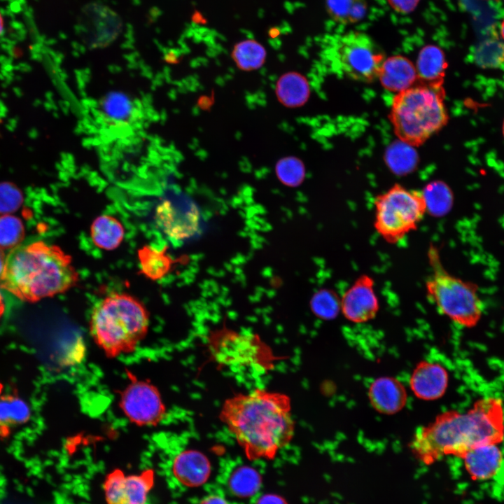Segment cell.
<instances>
[{
  "instance_id": "1",
  "label": "cell",
  "mask_w": 504,
  "mask_h": 504,
  "mask_svg": "<svg viewBox=\"0 0 504 504\" xmlns=\"http://www.w3.org/2000/svg\"><path fill=\"white\" fill-rule=\"evenodd\" d=\"M219 418L252 460L273 458L289 444L295 430L290 398L265 389L227 399Z\"/></svg>"
},
{
  "instance_id": "2",
  "label": "cell",
  "mask_w": 504,
  "mask_h": 504,
  "mask_svg": "<svg viewBox=\"0 0 504 504\" xmlns=\"http://www.w3.org/2000/svg\"><path fill=\"white\" fill-rule=\"evenodd\" d=\"M504 437V412L500 399L477 400L466 412L450 410L419 427L410 444L422 463L430 465L444 456L461 458L469 450L500 443Z\"/></svg>"
},
{
  "instance_id": "3",
  "label": "cell",
  "mask_w": 504,
  "mask_h": 504,
  "mask_svg": "<svg viewBox=\"0 0 504 504\" xmlns=\"http://www.w3.org/2000/svg\"><path fill=\"white\" fill-rule=\"evenodd\" d=\"M78 281L71 257L57 246L38 241L18 246L8 253L0 288L34 302L64 293Z\"/></svg>"
},
{
  "instance_id": "4",
  "label": "cell",
  "mask_w": 504,
  "mask_h": 504,
  "mask_svg": "<svg viewBox=\"0 0 504 504\" xmlns=\"http://www.w3.org/2000/svg\"><path fill=\"white\" fill-rule=\"evenodd\" d=\"M149 313L134 296L113 293L93 308L90 332L95 344L109 358L135 351L149 328Z\"/></svg>"
},
{
  "instance_id": "5",
  "label": "cell",
  "mask_w": 504,
  "mask_h": 504,
  "mask_svg": "<svg viewBox=\"0 0 504 504\" xmlns=\"http://www.w3.org/2000/svg\"><path fill=\"white\" fill-rule=\"evenodd\" d=\"M448 113L441 84L413 85L393 97L390 119L397 136L419 146L447 123Z\"/></svg>"
},
{
  "instance_id": "6",
  "label": "cell",
  "mask_w": 504,
  "mask_h": 504,
  "mask_svg": "<svg viewBox=\"0 0 504 504\" xmlns=\"http://www.w3.org/2000/svg\"><path fill=\"white\" fill-rule=\"evenodd\" d=\"M428 260L431 268L425 283L428 299L458 325L465 328L475 326L483 310L477 285L449 273L433 245L428 250Z\"/></svg>"
},
{
  "instance_id": "7",
  "label": "cell",
  "mask_w": 504,
  "mask_h": 504,
  "mask_svg": "<svg viewBox=\"0 0 504 504\" xmlns=\"http://www.w3.org/2000/svg\"><path fill=\"white\" fill-rule=\"evenodd\" d=\"M374 227L387 243L395 244L418 228L427 214L422 191L396 183L374 200Z\"/></svg>"
},
{
  "instance_id": "8",
  "label": "cell",
  "mask_w": 504,
  "mask_h": 504,
  "mask_svg": "<svg viewBox=\"0 0 504 504\" xmlns=\"http://www.w3.org/2000/svg\"><path fill=\"white\" fill-rule=\"evenodd\" d=\"M330 53L333 68L338 74L363 83L378 78L386 59L384 50L370 35L356 30L337 36Z\"/></svg>"
},
{
  "instance_id": "9",
  "label": "cell",
  "mask_w": 504,
  "mask_h": 504,
  "mask_svg": "<svg viewBox=\"0 0 504 504\" xmlns=\"http://www.w3.org/2000/svg\"><path fill=\"white\" fill-rule=\"evenodd\" d=\"M208 341L214 359L223 366L258 371L270 370L272 366V352L257 335L223 327L212 332Z\"/></svg>"
},
{
  "instance_id": "10",
  "label": "cell",
  "mask_w": 504,
  "mask_h": 504,
  "mask_svg": "<svg viewBox=\"0 0 504 504\" xmlns=\"http://www.w3.org/2000/svg\"><path fill=\"white\" fill-rule=\"evenodd\" d=\"M127 377L129 382L119 392L118 405L123 414L137 426H157L167 414L158 388L130 371L127 370Z\"/></svg>"
},
{
  "instance_id": "11",
  "label": "cell",
  "mask_w": 504,
  "mask_h": 504,
  "mask_svg": "<svg viewBox=\"0 0 504 504\" xmlns=\"http://www.w3.org/2000/svg\"><path fill=\"white\" fill-rule=\"evenodd\" d=\"M92 110L95 122L105 137L128 135L139 125L143 113L139 104L120 92L104 96Z\"/></svg>"
},
{
  "instance_id": "12",
  "label": "cell",
  "mask_w": 504,
  "mask_h": 504,
  "mask_svg": "<svg viewBox=\"0 0 504 504\" xmlns=\"http://www.w3.org/2000/svg\"><path fill=\"white\" fill-rule=\"evenodd\" d=\"M154 483V472L146 470L139 474L126 475L115 469L104 482L106 504H148Z\"/></svg>"
},
{
  "instance_id": "13",
  "label": "cell",
  "mask_w": 504,
  "mask_h": 504,
  "mask_svg": "<svg viewBox=\"0 0 504 504\" xmlns=\"http://www.w3.org/2000/svg\"><path fill=\"white\" fill-rule=\"evenodd\" d=\"M340 305L349 321L360 323L373 319L379 309L374 279L368 274L358 277L342 295Z\"/></svg>"
},
{
  "instance_id": "14",
  "label": "cell",
  "mask_w": 504,
  "mask_h": 504,
  "mask_svg": "<svg viewBox=\"0 0 504 504\" xmlns=\"http://www.w3.org/2000/svg\"><path fill=\"white\" fill-rule=\"evenodd\" d=\"M216 486L227 498L233 501L248 500L255 497L261 486V477L253 468L245 465H233L226 468L218 477Z\"/></svg>"
},
{
  "instance_id": "15",
  "label": "cell",
  "mask_w": 504,
  "mask_h": 504,
  "mask_svg": "<svg viewBox=\"0 0 504 504\" xmlns=\"http://www.w3.org/2000/svg\"><path fill=\"white\" fill-rule=\"evenodd\" d=\"M449 382L447 370L438 363L421 361L414 369L410 386L413 393L419 399L434 400L445 393Z\"/></svg>"
},
{
  "instance_id": "16",
  "label": "cell",
  "mask_w": 504,
  "mask_h": 504,
  "mask_svg": "<svg viewBox=\"0 0 504 504\" xmlns=\"http://www.w3.org/2000/svg\"><path fill=\"white\" fill-rule=\"evenodd\" d=\"M211 471L207 456L195 449L180 451L172 463V472L176 482L184 488L202 486L207 481Z\"/></svg>"
},
{
  "instance_id": "17",
  "label": "cell",
  "mask_w": 504,
  "mask_h": 504,
  "mask_svg": "<svg viewBox=\"0 0 504 504\" xmlns=\"http://www.w3.org/2000/svg\"><path fill=\"white\" fill-rule=\"evenodd\" d=\"M368 397L373 408L384 414H393L400 411L407 398L404 385L391 377L374 380L369 387Z\"/></svg>"
},
{
  "instance_id": "18",
  "label": "cell",
  "mask_w": 504,
  "mask_h": 504,
  "mask_svg": "<svg viewBox=\"0 0 504 504\" xmlns=\"http://www.w3.org/2000/svg\"><path fill=\"white\" fill-rule=\"evenodd\" d=\"M498 444H490L469 450L461 458L465 469L475 479H489L498 474L504 465Z\"/></svg>"
},
{
  "instance_id": "19",
  "label": "cell",
  "mask_w": 504,
  "mask_h": 504,
  "mask_svg": "<svg viewBox=\"0 0 504 504\" xmlns=\"http://www.w3.org/2000/svg\"><path fill=\"white\" fill-rule=\"evenodd\" d=\"M416 77V69L412 61L399 55L386 57L378 76L386 90L397 93L413 86Z\"/></svg>"
},
{
  "instance_id": "20",
  "label": "cell",
  "mask_w": 504,
  "mask_h": 504,
  "mask_svg": "<svg viewBox=\"0 0 504 504\" xmlns=\"http://www.w3.org/2000/svg\"><path fill=\"white\" fill-rule=\"evenodd\" d=\"M157 217L169 236L184 239L193 234L198 227L197 209L183 213L169 201L162 202L157 209Z\"/></svg>"
},
{
  "instance_id": "21",
  "label": "cell",
  "mask_w": 504,
  "mask_h": 504,
  "mask_svg": "<svg viewBox=\"0 0 504 504\" xmlns=\"http://www.w3.org/2000/svg\"><path fill=\"white\" fill-rule=\"evenodd\" d=\"M275 94L278 101L288 108L303 106L308 100L310 88L307 78L298 72H287L282 74L275 85Z\"/></svg>"
},
{
  "instance_id": "22",
  "label": "cell",
  "mask_w": 504,
  "mask_h": 504,
  "mask_svg": "<svg viewBox=\"0 0 504 504\" xmlns=\"http://www.w3.org/2000/svg\"><path fill=\"white\" fill-rule=\"evenodd\" d=\"M90 237L93 244L98 248L112 251L122 242L125 228L115 216L104 214L97 217L90 226Z\"/></svg>"
},
{
  "instance_id": "23",
  "label": "cell",
  "mask_w": 504,
  "mask_h": 504,
  "mask_svg": "<svg viewBox=\"0 0 504 504\" xmlns=\"http://www.w3.org/2000/svg\"><path fill=\"white\" fill-rule=\"evenodd\" d=\"M140 265V274L152 281L164 278L170 272L174 261L167 252V247L156 249L150 246H144L137 252Z\"/></svg>"
},
{
  "instance_id": "24",
  "label": "cell",
  "mask_w": 504,
  "mask_h": 504,
  "mask_svg": "<svg viewBox=\"0 0 504 504\" xmlns=\"http://www.w3.org/2000/svg\"><path fill=\"white\" fill-rule=\"evenodd\" d=\"M447 62L443 50L435 45H426L419 51L416 61L417 76L429 82L441 84Z\"/></svg>"
},
{
  "instance_id": "25",
  "label": "cell",
  "mask_w": 504,
  "mask_h": 504,
  "mask_svg": "<svg viewBox=\"0 0 504 504\" xmlns=\"http://www.w3.org/2000/svg\"><path fill=\"white\" fill-rule=\"evenodd\" d=\"M30 416L29 405L20 397L0 396V434L6 435L11 428L28 421Z\"/></svg>"
},
{
  "instance_id": "26",
  "label": "cell",
  "mask_w": 504,
  "mask_h": 504,
  "mask_svg": "<svg viewBox=\"0 0 504 504\" xmlns=\"http://www.w3.org/2000/svg\"><path fill=\"white\" fill-rule=\"evenodd\" d=\"M326 9L335 22L351 25L365 17L368 4L366 0H326Z\"/></svg>"
},
{
  "instance_id": "27",
  "label": "cell",
  "mask_w": 504,
  "mask_h": 504,
  "mask_svg": "<svg viewBox=\"0 0 504 504\" xmlns=\"http://www.w3.org/2000/svg\"><path fill=\"white\" fill-rule=\"evenodd\" d=\"M231 55L239 69L250 71L257 70L264 64L267 52L256 40L246 39L234 46Z\"/></svg>"
},
{
  "instance_id": "28",
  "label": "cell",
  "mask_w": 504,
  "mask_h": 504,
  "mask_svg": "<svg viewBox=\"0 0 504 504\" xmlns=\"http://www.w3.org/2000/svg\"><path fill=\"white\" fill-rule=\"evenodd\" d=\"M427 209V214L434 217L447 214L454 204V195L445 183L436 181L428 184L422 190Z\"/></svg>"
},
{
  "instance_id": "29",
  "label": "cell",
  "mask_w": 504,
  "mask_h": 504,
  "mask_svg": "<svg viewBox=\"0 0 504 504\" xmlns=\"http://www.w3.org/2000/svg\"><path fill=\"white\" fill-rule=\"evenodd\" d=\"M475 60L482 68L498 67L504 62V42L495 35L484 40L476 48Z\"/></svg>"
},
{
  "instance_id": "30",
  "label": "cell",
  "mask_w": 504,
  "mask_h": 504,
  "mask_svg": "<svg viewBox=\"0 0 504 504\" xmlns=\"http://www.w3.org/2000/svg\"><path fill=\"white\" fill-rule=\"evenodd\" d=\"M275 174L278 179L289 187L300 186L305 177L303 162L295 156L284 157L275 165Z\"/></svg>"
},
{
  "instance_id": "31",
  "label": "cell",
  "mask_w": 504,
  "mask_h": 504,
  "mask_svg": "<svg viewBox=\"0 0 504 504\" xmlns=\"http://www.w3.org/2000/svg\"><path fill=\"white\" fill-rule=\"evenodd\" d=\"M310 307L313 313L321 319H333L341 312L340 298L333 290L321 289L313 295Z\"/></svg>"
},
{
  "instance_id": "32",
  "label": "cell",
  "mask_w": 504,
  "mask_h": 504,
  "mask_svg": "<svg viewBox=\"0 0 504 504\" xmlns=\"http://www.w3.org/2000/svg\"><path fill=\"white\" fill-rule=\"evenodd\" d=\"M24 237V227L18 218L6 215L0 217V247L18 245Z\"/></svg>"
},
{
  "instance_id": "33",
  "label": "cell",
  "mask_w": 504,
  "mask_h": 504,
  "mask_svg": "<svg viewBox=\"0 0 504 504\" xmlns=\"http://www.w3.org/2000/svg\"><path fill=\"white\" fill-rule=\"evenodd\" d=\"M22 202V194L10 183H0V214H9L17 210Z\"/></svg>"
},
{
  "instance_id": "34",
  "label": "cell",
  "mask_w": 504,
  "mask_h": 504,
  "mask_svg": "<svg viewBox=\"0 0 504 504\" xmlns=\"http://www.w3.org/2000/svg\"><path fill=\"white\" fill-rule=\"evenodd\" d=\"M194 504H237L227 498L218 489L214 488Z\"/></svg>"
},
{
  "instance_id": "35",
  "label": "cell",
  "mask_w": 504,
  "mask_h": 504,
  "mask_svg": "<svg viewBox=\"0 0 504 504\" xmlns=\"http://www.w3.org/2000/svg\"><path fill=\"white\" fill-rule=\"evenodd\" d=\"M391 8L400 14H409L418 6L420 0H386Z\"/></svg>"
},
{
  "instance_id": "36",
  "label": "cell",
  "mask_w": 504,
  "mask_h": 504,
  "mask_svg": "<svg viewBox=\"0 0 504 504\" xmlns=\"http://www.w3.org/2000/svg\"><path fill=\"white\" fill-rule=\"evenodd\" d=\"M248 504H286L285 500L273 494H258Z\"/></svg>"
},
{
  "instance_id": "37",
  "label": "cell",
  "mask_w": 504,
  "mask_h": 504,
  "mask_svg": "<svg viewBox=\"0 0 504 504\" xmlns=\"http://www.w3.org/2000/svg\"><path fill=\"white\" fill-rule=\"evenodd\" d=\"M6 258L4 257V254L3 251L0 249V275L3 271L4 265H5Z\"/></svg>"
},
{
  "instance_id": "38",
  "label": "cell",
  "mask_w": 504,
  "mask_h": 504,
  "mask_svg": "<svg viewBox=\"0 0 504 504\" xmlns=\"http://www.w3.org/2000/svg\"><path fill=\"white\" fill-rule=\"evenodd\" d=\"M5 311V305L3 298L0 293V318L2 316Z\"/></svg>"
},
{
  "instance_id": "39",
  "label": "cell",
  "mask_w": 504,
  "mask_h": 504,
  "mask_svg": "<svg viewBox=\"0 0 504 504\" xmlns=\"http://www.w3.org/2000/svg\"><path fill=\"white\" fill-rule=\"evenodd\" d=\"M500 33L501 38L504 41V18L500 23Z\"/></svg>"
},
{
  "instance_id": "40",
  "label": "cell",
  "mask_w": 504,
  "mask_h": 504,
  "mask_svg": "<svg viewBox=\"0 0 504 504\" xmlns=\"http://www.w3.org/2000/svg\"><path fill=\"white\" fill-rule=\"evenodd\" d=\"M3 30H4V20H3L1 14L0 13V34L2 33Z\"/></svg>"
},
{
  "instance_id": "41",
  "label": "cell",
  "mask_w": 504,
  "mask_h": 504,
  "mask_svg": "<svg viewBox=\"0 0 504 504\" xmlns=\"http://www.w3.org/2000/svg\"><path fill=\"white\" fill-rule=\"evenodd\" d=\"M276 29L270 30V34L272 37L276 36L277 34H279V32L278 31L276 32Z\"/></svg>"
},
{
  "instance_id": "42",
  "label": "cell",
  "mask_w": 504,
  "mask_h": 504,
  "mask_svg": "<svg viewBox=\"0 0 504 504\" xmlns=\"http://www.w3.org/2000/svg\"><path fill=\"white\" fill-rule=\"evenodd\" d=\"M2 388H3V386H2V384L0 383V396H1V393Z\"/></svg>"
},
{
  "instance_id": "43",
  "label": "cell",
  "mask_w": 504,
  "mask_h": 504,
  "mask_svg": "<svg viewBox=\"0 0 504 504\" xmlns=\"http://www.w3.org/2000/svg\"><path fill=\"white\" fill-rule=\"evenodd\" d=\"M503 136H504V122H503Z\"/></svg>"
}]
</instances>
